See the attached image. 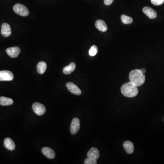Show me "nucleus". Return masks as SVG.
Wrapping results in <instances>:
<instances>
[{
	"label": "nucleus",
	"instance_id": "13",
	"mask_svg": "<svg viewBox=\"0 0 164 164\" xmlns=\"http://www.w3.org/2000/svg\"><path fill=\"white\" fill-rule=\"evenodd\" d=\"M87 156L88 157L97 160L100 157L99 150L95 147H93L88 151L87 153Z\"/></svg>",
	"mask_w": 164,
	"mask_h": 164
},
{
	"label": "nucleus",
	"instance_id": "20",
	"mask_svg": "<svg viewBox=\"0 0 164 164\" xmlns=\"http://www.w3.org/2000/svg\"><path fill=\"white\" fill-rule=\"evenodd\" d=\"M98 51V47L96 45L92 46L89 50V55L92 57L95 56L97 54Z\"/></svg>",
	"mask_w": 164,
	"mask_h": 164
},
{
	"label": "nucleus",
	"instance_id": "23",
	"mask_svg": "<svg viewBox=\"0 0 164 164\" xmlns=\"http://www.w3.org/2000/svg\"><path fill=\"white\" fill-rule=\"evenodd\" d=\"M114 0H104V3L105 5L109 6L113 3Z\"/></svg>",
	"mask_w": 164,
	"mask_h": 164
},
{
	"label": "nucleus",
	"instance_id": "1",
	"mask_svg": "<svg viewBox=\"0 0 164 164\" xmlns=\"http://www.w3.org/2000/svg\"><path fill=\"white\" fill-rule=\"evenodd\" d=\"M129 77L130 82L137 87L142 86L145 82V75L139 69H135L132 71L130 73Z\"/></svg>",
	"mask_w": 164,
	"mask_h": 164
},
{
	"label": "nucleus",
	"instance_id": "3",
	"mask_svg": "<svg viewBox=\"0 0 164 164\" xmlns=\"http://www.w3.org/2000/svg\"><path fill=\"white\" fill-rule=\"evenodd\" d=\"M15 13L22 16H27L29 14V11L27 7L21 4H16L13 7Z\"/></svg>",
	"mask_w": 164,
	"mask_h": 164
},
{
	"label": "nucleus",
	"instance_id": "22",
	"mask_svg": "<svg viewBox=\"0 0 164 164\" xmlns=\"http://www.w3.org/2000/svg\"><path fill=\"white\" fill-rule=\"evenodd\" d=\"M152 4L155 6H160L164 2V0H151Z\"/></svg>",
	"mask_w": 164,
	"mask_h": 164
},
{
	"label": "nucleus",
	"instance_id": "6",
	"mask_svg": "<svg viewBox=\"0 0 164 164\" xmlns=\"http://www.w3.org/2000/svg\"><path fill=\"white\" fill-rule=\"evenodd\" d=\"M80 127V123L78 118L73 119L70 126V131L73 135H75L79 130Z\"/></svg>",
	"mask_w": 164,
	"mask_h": 164
},
{
	"label": "nucleus",
	"instance_id": "14",
	"mask_svg": "<svg viewBox=\"0 0 164 164\" xmlns=\"http://www.w3.org/2000/svg\"><path fill=\"white\" fill-rule=\"evenodd\" d=\"M4 143L5 147L9 151H13L15 149V143L11 139L9 138L5 139Z\"/></svg>",
	"mask_w": 164,
	"mask_h": 164
},
{
	"label": "nucleus",
	"instance_id": "21",
	"mask_svg": "<svg viewBox=\"0 0 164 164\" xmlns=\"http://www.w3.org/2000/svg\"><path fill=\"white\" fill-rule=\"evenodd\" d=\"M84 163L85 164H96L97 162L96 160L88 157L85 160Z\"/></svg>",
	"mask_w": 164,
	"mask_h": 164
},
{
	"label": "nucleus",
	"instance_id": "7",
	"mask_svg": "<svg viewBox=\"0 0 164 164\" xmlns=\"http://www.w3.org/2000/svg\"><path fill=\"white\" fill-rule=\"evenodd\" d=\"M66 86L67 87L68 90L73 94L77 95H80L81 94V90L73 83H72V82L67 83L66 84Z\"/></svg>",
	"mask_w": 164,
	"mask_h": 164
},
{
	"label": "nucleus",
	"instance_id": "15",
	"mask_svg": "<svg viewBox=\"0 0 164 164\" xmlns=\"http://www.w3.org/2000/svg\"><path fill=\"white\" fill-rule=\"evenodd\" d=\"M123 146L127 153L131 154L133 153L134 151V146L131 142L130 141H126L124 143Z\"/></svg>",
	"mask_w": 164,
	"mask_h": 164
},
{
	"label": "nucleus",
	"instance_id": "12",
	"mask_svg": "<svg viewBox=\"0 0 164 164\" xmlns=\"http://www.w3.org/2000/svg\"><path fill=\"white\" fill-rule=\"evenodd\" d=\"M95 27L100 31L102 32L106 31L108 29L107 25L104 21L102 20H97L95 22Z\"/></svg>",
	"mask_w": 164,
	"mask_h": 164
},
{
	"label": "nucleus",
	"instance_id": "16",
	"mask_svg": "<svg viewBox=\"0 0 164 164\" xmlns=\"http://www.w3.org/2000/svg\"><path fill=\"white\" fill-rule=\"evenodd\" d=\"M13 103V100L12 99L7 97H0V104L2 106H8L12 105Z\"/></svg>",
	"mask_w": 164,
	"mask_h": 164
},
{
	"label": "nucleus",
	"instance_id": "8",
	"mask_svg": "<svg viewBox=\"0 0 164 164\" xmlns=\"http://www.w3.org/2000/svg\"><path fill=\"white\" fill-rule=\"evenodd\" d=\"M6 52L10 57L12 58H15L18 57L21 52V50L19 47L14 46L7 49Z\"/></svg>",
	"mask_w": 164,
	"mask_h": 164
},
{
	"label": "nucleus",
	"instance_id": "24",
	"mask_svg": "<svg viewBox=\"0 0 164 164\" xmlns=\"http://www.w3.org/2000/svg\"><path fill=\"white\" fill-rule=\"evenodd\" d=\"M141 71H142V73L143 74H145V72H146V70H145V69H144V68H143V69H141Z\"/></svg>",
	"mask_w": 164,
	"mask_h": 164
},
{
	"label": "nucleus",
	"instance_id": "19",
	"mask_svg": "<svg viewBox=\"0 0 164 164\" xmlns=\"http://www.w3.org/2000/svg\"><path fill=\"white\" fill-rule=\"evenodd\" d=\"M121 21L124 24H130L133 22V18L130 16H127L122 15L121 16Z\"/></svg>",
	"mask_w": 164,
	"mask_h": 164
},
{
	"label": "nucleus",
	"instance_id": "18",
	"mask_svg": "<svg viewBox=\"0 0 164 164\" xmlns=\"http://www.w3.org/2000/svg\"><path fill=\"white\" fill-rule=\"evenodd\" d=\"M47 68L46 63L44 62H40L38 63L37 65V72L40 74H43L44 73Z\"/></svg>",
	"mask_w": 164,
	"mask_h": 164
},
{
	"label": "nucleus",
	"instance_id": "11",
	"mask_svg": "<svg viewBox=\"0 0 164 164\" xmlns=\"http://www.w3.org/2000/svg\"><path fill=\"white\" fill-rule=\"evenodd\" d=\"M42 153L46 157L51 159H54L55 157V153L52 149L49 147H44L42 149Z\"/></svg>",
	"mask_w": 164,
	"mask_h": 164
},
{
	"label": "nucleus",
	"instance_id": "17",
	"mask_svg": "<svg viewBox=\"0 0 164 164\" xmlns=\"http://www.w3.org/2000/svg\"><path fill=\"white\" fill-rule=\"evenodd\" d=\"M76 68V65L74 63H72L69 65L64 67L63 72L65 74H69L74 71Z\"/></svg>",
	"mask_w": 164,
	"mask_h": 164
},
{
	"label": "nucleus",
	"instance_id": "5",
	"mask_svg": "<svg viewBox=\"0 0 164 164\" xmlns=\"http://www.w3.org/2000/svg\"><path fill=\"white\" fill-rule=\"evenodd\" d=\"M32 109L34 112L39 116L42 115L45 113V107L39 103H34L32 105Z\"/></svg>",
	"mask_w": 164,
	"mask_h": 164
},
{
	"label": "nucleus",
	"instance_id": "4",
	"mask_svg": "<svg viewBox=\"0 0 164 164\" xmlns=\"http://www.w3.org/2000/svg\"><path fill=\"white\" fill-rule=\"evenodd\" d=\"M13 79V74L11 72L8 70L0 71V81H10Z\"/></svg>",
	"mask_w": 164,
	"mask_h": 164
},
{
	"label": "nucleus",
	"instance_id": "9",
	"mask_svg": "<svg viewBox=\"0 0 164 164\" xmlns=\"http://www.w3.org/2000/svg\"><path fill=\"white\" fill-rule=\"evenodd\" d=\"M143 11L150 19H155L157 17V12L150 7H145L143 9Z\"/></svg>",
	"mask_w": 164,
	"mask_h": 164
},
{
	"label": "nucleus",
	"instance_id": "10",
	"mask_svg": "<svg viewBox=\"0 0 164 164\" xmlns=\"http://www.w3.org/2000/svg\"><path fill=\"white\" fill-rule=\"evenodd\" d=\"M1 34L4 37H8L11 34V28L7 23H4L1 26Z\"/></svg>",
	"mask_w": 164,
	"mask_h": 164
},
{
	"label": "nucleus",
	"instance_id": "2",
	"mask_svg": "<svg viewBox=\"0 0 164 164\" xmlns=\"http://www.w3.org/2000/svg\"><path fill=\"white\" fill-rule=\"evenodd\" d=\"M121 91L124 96L129 98L135 97L138 94L137 87L131 82L124 84L121 87Z\"/></svg>",
	"mask_w": 164,
	"mask_h": 164
}]
</instances>
